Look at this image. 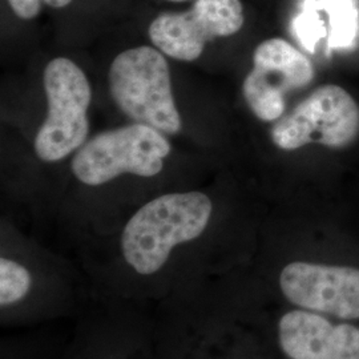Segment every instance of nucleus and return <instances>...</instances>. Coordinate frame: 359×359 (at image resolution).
I'll use <instances>...</instances> for the list:
<instances>
[{"mask_svg": "<svg viewBox=\"0 0 359 359\" xmlns=\"http://www.w3.org/2000/svg\"><path fill=\"white\" fill-rule=\"evenodd\" d=\"M213 205L201 192L169 193L142 206L121 234V252L142 276L157 273L172 250L198 238L209 224Z\"/></svg>", "mask_w": 359, "mask_h": 359, "instance_id": "f257e3e1", "label": "nucleus"}, {"mask_svg": "<svg viewBox=\"0 0 359 359\" xmlns=\"http://www.w3.org/2000/svg\"><path fill=\"white\" fill-rule=\"evenodd\" d=\"M109 90L124 115L139 124L175 135L181 130L165 57L142 46L117 55L109 69Z\"/></svg>", "mask_w": 359, "mask_h": 359, "instance_id": "f03ea898", "label": "nucleus"}, {"mask_svg": "<svg viewBox=\"0 0 359 359\" xmlns=\"http://www.w3.org/2000/svg\"><path fill=\"white\" fill-rule=\"evenodd\" d=\"M170 144L157 129L130 124L107 130L84 142L72 158V172L86 185L97 187L123 173L154 177L164 168Z\"/></svg>", "mask_w": 359, "mask_h": 359, "instance_id": "7ed1b4c3", "label": "nucleus"}, {"mask_svg": "<svg viewBox=\"0 0 359 359\" xmlns=\"http://www.w3.org/2000/svg\"><path fill=\"white\" fill-rule=\"evenodd\" d=\"M47 118L35 137L40 160L55 163L79 149L88 136L92 92L86 74L72 60L56 57L44 71Z\"/></svg>", "mask_w": 359, "mask_h": 359, "instance_id": "20e7f679", "label": "nucleus"}, {"mask_svg": "<svg viewBox=\"0 0 359 359\" xmlns=\"http://www.w3.org/2000/svg\"><path fill=\"white\" fill-rule=\"evenodd\" d=\"M358 135V104L338 86L313 90L271 129V140L283 151H295L311 142L345 148Z\"/></svg>", "mask_w": 359, "mask_h": 359, "instance_id": "39448f33", "label": "nucleus"}, {"mask_svg": "<svg viewBox=\"0 0 359 359\" xmlns=\"http://www.w3.org/2000/svg\"><path fill=\"white\" fill-rule=\"evenodd\" d=\"M244 26L240 0H197L188 11L160 13L149 27L154 47L181 62L201 56L205 44L237 34Z\"/></svg>", "mask_w": 359, "mask_h": 359, "instance_id": "423d86ee", "label": "nucleus"}, {"mask_svg": "<svg viewBox=\"0 0 359 359\" xmlns=\"http://www.w3.org/2000/svg\"><path fill=\"white\" fill-rule=\"evenodd\" d=\"M313 79L314 67L302 52L283 39H268L255 51L243 95L259 120L277 121L285 112L286 95L308 87Z\"/></svg>", "mask_w": 359, "mask_h": 359, "instance_id": "0eeeda50", "label": "nucleus"}, {"mask_svg": "<svg viewBox=\"0 0 359 359\" xmlns=\"http://www.w3.org/2000/svg\"><path fill=\"white\" fill-rule=\"evenodd\" d=\"M280 289L295 306L341 320H359V269L297 261L280 274Z\"/></svg>", "mask_w": 359, "mask_h": 359, "instance_id": "6e6552de", "label": "nucleus"}, {"mask_svg": "<svg viewBox=\"0 0 359 359\" xmlns=\"http://www.w3.org/2000/svg\"><path fill=\"white\" fill-rule=\"evenodd\" d=\"M278 342L290 359H359V327L295 309L278 322Z\"/></svg>", "mask_w": 359, "mask_h": 359, "instance_id": "1a4fd4ad", "label": "nucleus"}, {"mask_svg": "<svg viewBox=\"0 0 359 359\" xmlns=\"http://www.w3.org/2000/svg\"><path fill=\"white\" fill-rule=\"evenodd\" d=\"M330 15V48H346L357 38V10L351 0H322Z\"/></svg>", "mask_w": 359, "mask_h": 359, "instance_id": "9d476101", "label": "nucleus"}, {"mask_svg": "<svg viewBox=\"0 0 359 359\" xmlns=\"http://www.w3.org/2000/svg\"><path fill=\"white\" fill-rule=\"evenodd\" d=\"M32 286L31 273L22 264L10 258L0 259V305H13L29 293Z\"/></svg>", "mask_w": 359, "mask_h": 359, "instance_id": "9b49d317", "label": "nucleus"}, {"mask_svg": "<svg viewBox=\"0 0 359 359\" xmlns=\"http://www.w3.org/2000/svg\"><path fill=\"white\" fill-rule=\"evenodd\" d=\"M295 31L309 51H313L314 46L326 35V27L320 15L314 11L302 13L295 20Z\"/></svg>", "mask_w": 359, "mask_h": 359, "instance_id": "f8f14e48", "label": "nucleus"}, {"mask_svg": "<svg viewBox=\"0 0 359 359\" xmlns=\"http://www.w3.org/2000/svg\"><path fill=\"white\" fill-rule=\"evenodd\" d=\"M8 3L18 18L29 20L38 16L44 0H8Z\"/></svg>", "mask_w": 359, "mask_h": 359, "instance_id": "ddd939ff", "label": "nucleus"}, {"mask_svg": "<svg viewBox=\"0 0 359 359\" xmlns=\"http://www.w3.org/2000/svg\"><path fill=\"white\" fill-rule=\"evenodd\" d=\"M72 0H44L46 4H48L50 7L53 8H63L65 6H68Z\"/></svg>", "mask_w": 359, "mask_h": 359, "instance_id": "4468645a", "label": "nucleus"}, {"mask_svg": "<svg viewBox=\"0 0 359 359\" xmlns=\"http://www.w3.org/2000/svg\"><path fill=\"white\" fill-rule=\"evenodd\" d=\"M170 1H184V0H170Z\"/></svg>", "mask_w": 359, "mask_h": 359, "instance_id": "2eb2a0df", "label": "nucleus"}]
</instances>
